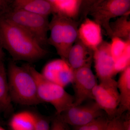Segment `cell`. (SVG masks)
Returning a JSON list of instances; mask_svg holds the SVG:
<instances>
[{
    "label": "cell",
    "mask_w": 130,
    "mask_h": 130,
    "mask_svg": "<svg viewBox=\"0 0 130 130\" xmlns=\"http://www.w3.org/2000/svg\"><path fill=\"white\" fill-rule=\"evenodd\" d=\"M35 130H50V121L49 119L39 114L34 113Z\"/></svg>",
    "instance_id": "obj_22"
},
{
    "label": "cell",
    "mask_w": 130,
    "mask_h": 130,
    "mask_svg": "<svg viewBox=\"0 0 130 130\" xmlns=\"http://www.w3.org/2000/svg\"><path fill=\"white\" fill-rule=\"evenodd\" d=\"M109 120L107 116H101L85 125L74 126L73 130H105Z\"/></svg>",
    "instance_id": "obj_21"
},
{
    "label": "cell",
    "mask_w": 130,
    "mask_h": 130,
    "mask_svg": "<svg viewBox=\"0 0 130 130\" xmlns=\"http://www.w3.org/2000/svg\"><path fill=\"white\" fill-rule=\"evenodd\" d=\"M78 39L94 51L103 41L101 27L89 18H85L78 28Z\"/></svg>",
    "instance_id": "obj_12"
},
{
    "label": "cell",
    "mask_w": 130,
    "mask_h": 130,
    "mask_svg": "<svg viewBox=\"0 0 130 130\" xmlns=\"http://www.w3.org/2000/svg\"><path fill=\"white\" fill-rule=\"evenodd\" d=\"M96 1L97 0H83L80 9L81 15L84 17L88 16L89 9Z\"/></svg>",
    "instance_id": "obj_25"
},
{
    "label": "cell",
    "mask_w": 130,
    "mask_h": 130,
    "mask_svg": "<svg viewBox=\"0 0 130 130\" xmlns=\"http://www.w3.org/2000/svg\"><path fill=\"white\" fill-rule=\"evenodd\" d=\"M40 73L46 79L64 88L72 83L74 76V71L61 58L50 61Z\"/></svg>",
    "instance_id": "obj_11"
},
{
    "label": "cell",
    "mask_w": 130,
    "mask_h": 130,
    "mask_svg": "<svg viewBox=\"0 0 130 130\" xmlns=\"http://www.w3.org/2000/svg\"><path fill=\"white\" fill-rule=\"evenodd\" d=\"M130 13L118 17L110 23L113 38L117 37L124 41H130Z\"/></svg>",
    "instance_id": "obj_19"
},
{
    "label": "cell",
    "mask_w": 130,
    "mask_h": 130,
    "mask_svg": "<svg viewBox=\"0 0 130 130\" xmlns=\"http://www.w3.org/2000/svg\"><path fill=\"white\" fill-rule=\"evenodd\" d=\"M3 16L29 33L42 46L48 44V16L12 8Z\"/></svg>",
    "instance_id": "obj_5"
},
{
    "label": "cell",
    "mask_w": 130,
    "mask_h": 130,
    "mask_svg": "<svg viewBox=\"0 0 130 130\" xmlns=\"http://www.w3.org/2000/svg\"><path fill=\"white\" fill-rule=\"evenodd\" d=\"M66 125L59 116L56 115L52 119L50 130H67Z\"/></svg>",
    "instance_id": "obj_24"
},
{
    "label": "cell",
    "mask_w": 130,
    "mask_h": 130,
    "mask_svg": "<svg viewBox=\"0 0 130 130\" xmlns=\"http://www.w3.org/2000/svg\"><path fill=\"white\" fill-rule=\"evenodd\" d=\"M93 51L78 38L68 54L66 61L73 71L92 63Z\"/></svg>",
    "instance_id": "obj_13"
},
{
    "label": "cell",
    "mask_w": 130,
    "mask_h": 130,
    "mask_svg": "<svg viewBox=\"0 0 130 130\" xmlns=\"http://www.w3.org/2000/svg\"><path fill=\"white\" fill-rule=\"evenodd\" d=\"M34 113L23 111L13 115L9 119V130H35Z\"/></svg>",
    "instance_id": "obj_18"
},
{
    "label": "cell",
    "mask_w": 130,
    "mask_h": 130,
    "mask_svg": "<svg viewBox=\"0 0 130 130\" xmlns=\"http://www.w3.org/2000/svg\"><path fill=\"white\" fill-rule=\"evenodd\" d=\"M0 130H6L4 129L3 127H2L1 125H0Z\"/></svg>",
    "instance_id": "obj_30"
},
{
    "label": "cell",
    "mask_w": 130,
    "mask_h": 130,
    "mask_svg": "<svg viewBox=\"0 0 130 130\" xmlns=\"http://www.w3.org/2000/svg\"><path fill=\"white\" fill-rule=\"evenodd\" d=\"M93 99L98 106L111 120L116 117L120 103V95L117 81L113 78L100 82L92 91Z\"/></svg>",
    "instance_id": "obj_7"
},
{
    "label": "cell",
    "mask_w": 130,
    "mask_h": 130,
    "mask_svg": "<svg viewBox=\"0 0 130 130\" xmlns=\"http://www.w3.org/2000/svg\"><path fill=\"white\" fill-rule=\"evenodd\" d=\"M23 66L35 78L40 100L42 103L47 102L51 104L56 110V115L60 114L72 106L74 102V96L67 92L64 88L46 79L29 64Z\"/></svg>",
    "instance_id": "obj_4"
},
{
    "label": "cell",
    "mask_w": 130,
    "mask_h": 130,
    "mask_svg": "<svg viewBox=\"0 0 130 130\" xmlns=\"http://www.w3.org/2000/svg\"><path fill=\"white\" fill-rule=\"evenodd\" d=\"M9 96L12 102L26 106L38 105L42 102L37 94L34 77L23 66L9 62L7 70Z\"/></svg>",
    "instance_id": "obj_2"
},
{
    "label": "cell",
    "mask_w": 130,
    "mask_h": 130,
    "mask_svg": "<svg viewBox=\"0 0 130 130\" xmlns=\"http://www.w3.org/2000/svg\"><path fill=\"white\" fill-rule=\"evenodd\" d=\"M13 111L9 96L7 71L3 61H0V112L7 114Z\"/></svg>",
    "instance_id": "obj_16"
},
{
    "label": "cell",
    "mask_w": 130,
    "mask_h": 130,
    "mask_svg": "<svg viewBox=\"0 0 130 130\" xmlns=\"http://www.w3.org/2000/svg\"><path fill=\"white\" fill-rule=\"evenodd\" d=\"M93 58L96 73L100 82L113 78L118 73L109 43L103 41L93 51Z\"/></svg>",
    "instance_id": "obj_10"
},
{
    "label": "cell",
    "mask_w": 130,
    "mask_h": 130,
    "mask_svg": "<svg viewBox=\"0 0 130 130\" xmlns=\"http://www.w3.org/2000/svg\"><path fill=\"white\" fill-rule=\"evenodd\" d=\"M123 119V118H122ZM124 130H130V115L128 114L124 119H123Z\"/></svg>",
    "instance_id": "obj_27"
},
{
    "label": "cell",
    "mask_w": 130,
    "mask_h": 130,
    "mask_svg": "<svg viewBox=\"0 0 130 130\" xmlns=\"http://www.w3.org/2000/svg\"><path fill=\"white\" fill-rule=\"evenodd\" d=\"M11 8V3L7 0H0V17L7 12Z\"/></svg>",
    "instance_id": "obj_26"
},
{
    "label": "cell",
    "mask_w": 130,
    "mask_h": 130,
    "mask_svg": "<svg viewBox=\"0 0 130 130\" xmlns=\"http://www.w3.org/2000/svg\"><path fill=\"white\" fill-rule=\"evenodd\" d=\"M95 102L71 106L58 115L63 123L73 126H81L105 115Z\"/></svg>",
    "instance_id": "obj_8"
},
{
    "label": "cell",
    "mask_w": 130,
    "mask_h": 130,
    "mask_svg": "<svg viewBox=\"0 0 130 130\" xmlns=\"http://www.w3.org/2000/svg\"><path fill=\"white\" fill-rule=\"evenodd\" d=\"M91 63L74 70L72 84L74 91L73 105L77 106L93 99L92 91L97 84L95 76L91 69Z\"/></svg>",
    "instance_id": "obj_9"
},
{
    "label": "cell",
    "mask_w": 130,
    "mask_h": 130,
    "mask_svg": "<svg viewBox=\"0 0 130 130\" xmlns=\"http://www.w3.org/2000/svg\"><path fill=\"white\" fill-rule=\"evenodd\" d=\"M4 50V48L0 37V61H3L5 59V54Z\"/></svg>",
    "instance_id": "obj_28"
},
{
    "label": "cell",
    "mask_w": 130,
    "mask_h": 130,
    "mask_svg": "<svg viewBox=\"0 0 130 130\" xmlns=\"http://www.w3.org/2000/svg\"><path fill=\"white\" fill-rule=\"evenodd\" d=\"M130 0H97L90 8L88 15L91 16L111 39L110 20L130 13Z\"/></svg>",
    "instance_id": "obj_6"
},
{
    "label": "cell",
    "mask_w": 130,
    "mask_h": 130,
    "mask_svg": "<svg viewBox=\"0 0 130 130\" xmlns=\"http://www.w3.org/2000/svg\"><path fill=\"white\" fill-rule=\"evenodd\" d=\"M129 41H124L120 38L113 37L110 44L111 53L115 61L123 55L127 43Z\"/></svg>",
    "instance_id": "obj_20"
},
{
    "label": "cell",
    "mask_w": 130,
    "mask_h": 130,
    "mask_svg": "<svg viewBox=\"0 0 130 130\" xmlns=\"http://www.w3.org/2000/svg\"><path fill=\"white\" fill-rule=\"evenodd\" d=\"M80 23L61 14H53L49 25L48 44L55 48L61 59L66 61L68 52L78 38Z\"/></svg>",
    "instance_id": "obj_3"
},
{
    "label": "cell",
    "mask_w": 130,
    "mask_h": 130,
    "mask_svg": "<svg viewBox=\"0 0 130 130\" xmlns=\"http://www.w3.org/2000/svg\"><path fill=\"white\" fill-rule=\"evenodd\" d=\"M45 1L50 3L53 6L54 3L55 1V0H45Z\"/></svg>",
    "instance_id": "obj_29"
},
{
    "label": "cell",
    "mask_w": 130,
    "mask_h": 130,
    "mask_svg": "<svg viewBox=\"0 0 130 130\" xmlns=\"http://www.w3.org/2000/svg\"><path fill=\"white\" fill-rule=\"evenodd\" d=\"M117 87L120 95V103L116 117L122 116L124 112L130 111V66L121 71Z\"/></svg>",
    "instance_id": "obj_14"
},
{
    "label": "cell",
    "mask_w": 130,
    "mask_h": 130,
    "mask_svg": "<svg viewBox=\"0 0 130 130\" xmlns=\"http://www.w3.org/2000/svg\"><path fill=\"white\" fill-rule=\"evenodd\" d=\"M0 37L4 49L16 60L32 62L44 58L47 51L29 33L0 17Z\"/></svg>",
    "instance_id": "obj_1"
},
{
    "label": "cell",
    "mask_w": 130,
    "mask_h": 130,
    "mask_svg": "<svg viewBox=\"0 0 130 130\" xmlns=\"http://www.w3.org/2000/svg\"><path fill=\"white\" fill-rule=\"evenodd\" d=\"M82 0H55L53 8L55 13L79 21Z\"/></svg>",
    "instance_id": "obj_17"
},
{
    "label": "cell",
    "mask_w": 130,
    "mask_h": 130,
    "mask_svg": "<svg viewBox=\"0 0 130 130\" xmlns=\"http://www.w3.org/2000/svg\"><path fill=\"white\" fill-rule=\"evenodd\" d=\"M82 1H83V0H82Z\"/></svg>",
    "instance_id": "obj_32"
},
{
    "label": "cell",
    "mask_w": 130,
    "mask_h": 130,
    "mask_svg": "<svg viewBox=\"0 0 130 130\" xmlns=\"http://www.w3.org/2000/svg\"><path fill=\"white\" fill-rule=\"evenodd\" d=\"M12 8L48 16L55 13L52 5L45 0H13Z\"/></svg>",
    "instance_id": "obj_15"
},
{
    "label": "cell",
    "mask_w": 130,
    "mask_h": 130,
    "mask_svg": "<svg viewBox=\"0 0 130 130\" xmlns=\"http://www.w3.org/2000/svg\"></svg>",
    "instance_id": "obj_33"
},
{
    "label": "cell",
    "mask_w": 130,
    "mask_h": 130,
    "mask_svg": "<svg viewBox=\"0 0 130 130\" xmlns=\"http://www.w3.org/2000/svg\"><path fill=\"white\" fill-rule=\"evenodd\" d=\"M7 1H8V2L10 3H11L12 1L13 0H7Z\"/></svg>",
    "instance_id": "obj_31"
},
{
    "label": "cell",
    "mask_w": 130,
    "mask_h": 130,
    "mask_svg": "<svg viewBox=\"0 0 130 130\" xmlns=\"http://www.w3.org/2000/svg\"><path fill=\"white\" fill-rule=\"evenodd\" d=\"M105 130H124L122 116L109 120Z\"/></svg>",
    "instance_id": "obj_23"
}]
</instances>
